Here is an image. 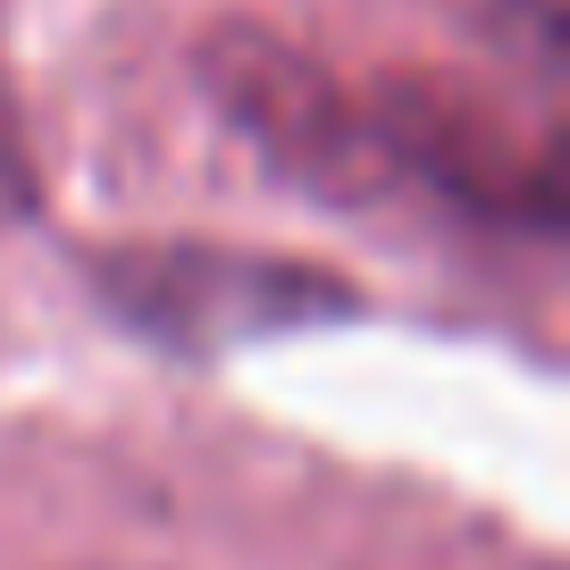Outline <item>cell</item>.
<instances>
[{"label":"cell","instance_id":"cell-4","mask_svg":"<svg viewBox=\"0 0 570 570\" xmlns=\"http://www.w3.org/2000/svg\"><path fill=\"white\" fill-rule=\"evenodd\" d=\"M0 202H9V210H42V168H35V142H26L9 68H0Z\"/></svg>","mask_w":570,"mask_h":570},{"label":"cell","instance_id":"cell-3","mask_svg":"<svg viewBox=\"0 0 570 570\" xmlns=\"http://www.w3.org/2000/svg\"><path fill=\"white\" fill-rule=\"evenodd\" d=\"M194 76L218 101V118L285 185H303L320 202H370L394 185L386 151L370 135V109H361V85H344L327 59L285 42L277 26H252V18L210 26L194 51Z\"/></svg>","mask_w":570,"mask_h":570},{"label":"cell","instance_id":"cell-2","mask_svg":"<svg viewBox=\"0 0 570 570\" xmlns=\"http://www.w3.org/2000/svg\"><path fill=\"white\" fill-rule=\"evenodd\" d=\"M361 109L394 185H428L479 227H562V151L529 135L487 85L453 68H386L377 85H361Z\"/></svg>","mask_w":570,"mask_h":570},{"label":"cell","instance_id":"cell-1","mask_svg":"<svg viewBox=\"0 0 570 570\" xmlns=\"http://www.w3.org/2000/svg\"><path fill=\"white\" fill-rule=\"evenodd\" d=\"M92 303L126 336L160 344L177 361H227L244 344L336 327L361 311V285L294 252H244L210 235H142V244L85 252Z\"/></svg>","mask_w":570,"mask_h":570}]
</instances>
